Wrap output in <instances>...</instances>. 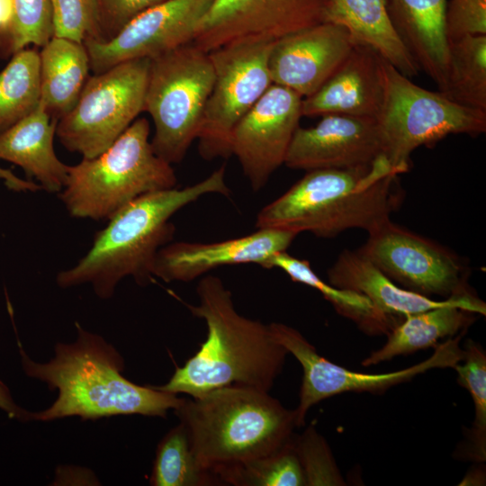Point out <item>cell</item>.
Returning a JSON list of instances; mask_svg holds the SVG:
<instances>
[{
  "instance_id": "1",
  "label": "cell",
  "mask_w": 486,
  "mask_h": 486,
  "mask_svg": "<svg viewBox=\"0 0 486 486\" xmlns=\"http://www.w3.org/2000/svg\"><path fill=\"white\" fill-rule=\"evenodd\" d=\"M197 305L191 313L205 321L207 336L199 350L176 367L157 389L199 397L210 391L240 385L269 392L285 363L287 350L269 326L240 315L222 280L208 274L198 283Z\"/></svg>"
},
{
  "instance_id": "2",
  "label": "cell",
  "mask_w": 486,
  "mask_h": 486,
  "mask_svg": "<svg viewBox=\"0 0 486 486\" xmlns=\"http://www.w3.org/2000/svg\"><path fill=\"white\" fill-rule=\"evenodd\" d=\"M77 338L58 343L47 363L32 361L19 343L26 375L58 391L56 400L46 410L32 412V420L50 421L67 417L97 419L117 415L166 418L184 398L155 386L138 385L122 375L124 361L102 337L77 323Z\"/></svg>"
},
{
  "instance_id": "3",
  "label": "cell",
  "mask_w": 486,
  "mask_h": 486,
  "mask_svg": "<svg viewBox=\"0 0 486 486\" xmlns=\"http://www.w3.org/2000/svg\"><path fill=\"white\" fill-rule=\"evenodd\" d=\"M230 194L225 166L202 181L178 188L145 194L119 210L96 232L88 252L56 278L61 288L90 284L102 299L113 295L117 284L131 276L140 285L149 283L158 250L173 238L171 217L200 197Z\"/></svg>"
},
{
  "instance_id": "4",
  "label": "cell",
  "mask_w": 486,
  "mask_h": 486,
  "mask_svg": "<svg viewBox=\"0 0 486 486\" xmlns=\"http://www.w3.org/2000/svg\"><path fill=\"white\" fill-rule=\"evenodd\" d=\"M398 176L383 156L369 166L306 171L259 211L256 227L324 238L352 229L368 233L400 207Z\"/></svg>"
},
{
  "instance_id": "5",
  "label": "cell",
  "mask_w": 486,
  "mask_h": 486,
  "mask_svg": "<svg viewBox=\"0 0 486 486\" xmlns=\"http://www.w3.org/2000/svg\"><path fill=\"white\" fill-rule=\"evenodd\" d=\"M174 411L198 462L221 485L231 470L287 445L297 428L294 410L269 392L248 386L230 385L184 398Z\"/></svg>"
},
{
  "instance_id": "6",
  "label": "cell",
  "mask_w": 486,
  "mask_h": 486,
  "mask_svg": "<svg viewBox=\"0 0 486 486\" xmlns=\"http://www.w3.org/2000/svg\"><path fill=\"white\" fill-rule=\"evenodd\" d=\"M149 122L135 120L103 153L69 166L59 199L75 218L109 220L134 199L174 188L172 166L155 154Z\"/></svg>"
},
{
  "instance_id": "7",
  "label": "cell",
  "mask_w": 486,
  "mask_h": 486,
  "mask_svg": "<svg viewBox=\"0 0 486 486\" xmlns=\"http://www.w3.org/2000/svg\"><path fill=\"white\" fill-rule=\"evenodd\" d=\"M384 98L376 118L382 156L399 175L409 170L412 152L452 134L486 131V112L461 105L441 92L410 81L383 60Z\"/></svg>"
},
{
  "instance_id": "8",
  "label": "cell",
  "mask_w": 486,
  "mask_h": 486,
  "mask_svg": "<svg viewBox=\"0 0 486 486\" xmlns=\"http://www.w3.org/2000/svg\"><path fill=\"white\" fill-rule=\"evenodd\" d=\"M213 81L209 54L192 42L150 59L144 111L154 123L152 148L170 165L197 140Z\"/></svg>"
},
{
  "instance_id": "9",
  "label": "cell",
  "mask_w": 486,
  "mask_h": 486,
  "mask_svg": "<svg viewBox=\"0 0 486 486\" xmlns=\"http://www.w3.org/2000/svg\"><path fill=\"white\" fill-rule=\"evenodd\" d=\"M149 58L119 63L89 76L56 134L69 151L93 158L105 151L144 111Z\"/></svg>"
},
{
  "instance_id": "10",
  "label": "cell",
  "mask_w": 486,
  "mask_h": 486,
  "mask_svg": "<svg viewBox=\"0 0 486 486\" xmlns=\"http://www.w3.org/2000/svg\"><path fill=\"white\" fill-rule=\"evenodd\" d=\"M274 42L245 40L209 52L214 81L198 133V151L206 160L227 158L240 119L273 85L268 58Z\"/></svg>"
},
{
  "instance_id": "11",
  "label": "cell",
  "mask_w": 486,
  "mask_h": 486,
  "mask_svg": "<svg viewBox=\"0 0 486 486\" xmlns=\"http://www.w3.org/2000/svg\"><path fill=\"white\" fill-rule=\"evenodd\" d=\"M268 326L275 340L297 359L302 368L299 404L294 409L297 428L305 424L309 410L323 400L344 392L381 393L429 370L454 368L464 357L460 342L465 332L437 344L429 357L407 368L385 374L358 373L320 356L294 328L280 322H272Z\"/></svg>"
},
{
  "instance_id": "12",
  "label": "cell",
  "mask_w": 486,
  "mask_h": 486,
  "mask_svg": "<svg viewBox=\"0 0 486 486\" xmlns=\"http://www.w3.org/2000/svg\"><path fill=\"white\" fill-rule=\"evenodd\" d=\"M357 250L407 290L443 299L474 294L468 284V268L459 256L391 218L368 232Z\"/></svg>"
},
{
  "instance_id": "13",
  "label": "cell",
  "mask_w": 486,
  "mask_h": 486,
  "mask_svg": "<svg viewBox=\"0 0 486 486\" xmlns=\"http://www.w3.org/2000/svg\"><path fill=\"white\" fill-rule=\"evenodd\" d=\"M330 0H213L192 43L209 53L245 40L274 42L326 22Z\"/></svg>"
},
{
  "instance_id": "14",
  "label": "cell",
  "mask_w": 486,
  "mask_h": 486,
  "mask_svg": "<svg viewBox=\"0 0 486 486\" xmlns=\"http://www.w3.org/2000/svg\"><path fill=\"white\" fill-rule=\"evenodd\" d=\"M213 0H164L144 11L112 38L84 42L90 69L102 73L136 58H153L191 43Z\"/></svg>"
},
{
  "instance_id": "15",
  "label": "cell",
  "mask_w": 486,
  "mask_h": 486,
  "mask_svg": "<svg viewBox=\"0 0 486 486\" xmlns=\"http://www.w3.org/2000/svg\"><path fill=\"white\" fill-rule=\"evenodd\" d=\"M302 97L273 84L235 126L231 154L251 188L259 191L284 159L299 122Z\"/></svg>"
},
{
  "instance_id": "16",
  "label": "cell",
  "mask_w": 486,
  "mask_h": 486,
  "mask_svg": "<svg viewBox=\"0 0 486 486\" xmlns=\"http://www.w3.org/2000/svg\"><path fill=\"white\" fill-rule=\"evenodd\" d=\"M314 126L299 127L284 165L292 169H347L372 165L382 156L375 118L327 114Z\"/></svg>"
},
{
  "instance_id": "17",
  "label": "cell",
  "mask_w": 486,
  "mask_h": 486,
  "mask_svg": "<svg viewBox=\"0 0 486 486\" xmlns=\"http://www.w3.org/2000/svg\"><path fill=\"white\" fill-rule=\"evenodd\" d=\"M356 43L344 26L330 22L284 36L273 43L269 53L272 82L308 97L332 76Z\"/></svg>"
},
{
  "instance_id": "18",
  "label": "cell",
  "mask_w": 486,
  "mask_h": 486,
  "mask_svg": "<svg viewBox=\"0 0 486 486\" xmlns=\"http://www.w3.org/2000/svg\"><path fill=\"white\" fill-rule=\"evenodd\" d=\"M297 235L257 229L246 236L215 242L168 243L158 250L152 274L166 283L190 282L225 266L256 264L268 268L273 256L286 251Z\"/></svg>"
},
{
  "instance_id": "19",
  "label": "cell",
  "mask_w": 486,
  "mask_h": 486,
  "mask_svg": "<svg viewBox=\"0 0 486 486\" xmlns=\"http://www.w3.org/2000/svg\"><path fill=\"white\" fill-rule=\"evenodd\" d=\"M383 60L372 47L356 43L332 76L314 94L302 98V116L376 119L384 98Z\"/></svg>"
},
{
  "instance_id": "20",
  "label": "cell",
  "mask_w": 486,
  "mask_h": 486,
  "mask_svg": "<svg viewBox=\"0 0 486 486\" xmlns=\"http://www.w3.org/2000/svg\"><path fill=\"white\" fill-rule=\"evenodd\" d=\"M448 0H386L392 26L418 65L443 93L447 86L449 41L446 32Z\"/></svg>"
},
{
  "instance_id": "21",
  "label": "cell",
  "mask_w": 486,
  "mask_h": 486,
  "mask_svg": "<svg viewBox=\"0 0 486 486\" xmlns=\"http://www.w3.org/2000/svg\"><path fill=\"white\" fill-rule=\"evenodd\" d=\"M478 315H486V304L475 294L454 297L446 305L407 315L387 333L384 345L365 357L362 365L436 346L442 338L465 332Z\"/></svg>"
},
{
  "instance_id": "22",
  "label": "cell",
  "mask_w": 486,
  "mask_h": 486,
  "mask_svg": "<svg viewBox=\"0 0 486 486\" xmlns=\"http://www.w3.org/2000/svg\"><path fill=\"white\" fill-rule=\"evenodd\" d=\"M58 122L40 100L31 113L0 134V159L19 166L28 180L34 178L41 189L54 194L64 188L69 169L53 147Z\"/></svg>"
},
{
  "instance_id": "23",
  "label": "cell",
  "mask_w": 486,
  "mask_h": 486,
  "mask_svg": "<svg viewBox=\"0 0 486 486\" xmlns=\"http://www.w3.org/2000/svg\"><path fill=\"white\" fill-rule=\"evenodd\" d=\"M327 274L331 285L364 295L379 313L398 323L407 315L446 305L454 298L437 301L398 286L357 249H344Z\"/></svg>"
},
{
  "instance_id": "24",
  "label": "cell",
  "mask_w": 486,
  "mask_h": 486,
  "mask_svg": "<svg viewBox=\"0 0 486 486\" xmlns=\"http://www.w3.org/2000/svg\"><path fill=\"white\" fill-rule=\"evenodd\" d=\"M326 22L344 26L355 42L372 47L406 76L420 71L392 26L386 0H330Z\"/></svg>"
},
{
  "instance_id": "25",
  "label": "cell",
  "mask_w": 486,
  "mask_h": 486,
  "mask_svg": "<svg viewBox=\"0 0 486 486\" xmlns=\"http://www.w3.org/2000/svg\"><path fill=\"white\" fill-rule=\"evenodd\" d=\"M40 55V102L59 120L76 105L89 77V57L84 43L52 37Z\"/></svg>"
},
{
  "instance_id": "26",
  "label": "cell",
  "mask_w": 486,
  "mask_h": 486,
  "mask_svg": "<svg viewBox=\"0 0 486 486\" xmlns=\"http://www.w3.org/2000/svg\"><path fill=\"white\" fill-rule=\"evenodd\" d=\"M279 268L292 281L310 286L327 300L341 316L352 320L367 334H387L398 322L384 317L372 305L364 295L356 292L341 289L323 281L311 268L307 260L291 256L286 251L273 256L268 268Z\"/></svg>"
},
{
  "instance_id": "27",
  "label": "cell",
  "mask_w": 486,
  "mask_h": 486,
  "mask_svg": "<svg viewBox=\"0 0 486 486\" xmlns=\"http://www.w3.org/2000/svg\"><path fill=\"white\" fill-rule=\"evenodd\" d=\"M442 94L486 112V35L449 41L447 86Z\"/></svg>"
},
{
  "instance_id": "28",
  "label": "cell",
  "mask_w": 486,
  "mask_h": 486,
  "mask_svg": "<svg viewBox=\"0 0 486 486\" xmlns=\"http://www.w3.org/2000/svg\"><path fill=\"white\" fill-rule=\"evenodd\" d=\"M0 71V134L31 113L40 104V55L24 48L11 56Z\"/></svg>"
},
{
  "instance_id": "29",
  "label": "cell",
  "mask_w": 486,
  "mask_h": 486,
  "mask_svg": "<svg viewBox=\"0 0 486 486\" xmlns=\"http://www.w3.org/2000/svg\"><path fill=\"white\" fill-rule=\"evenodd\" d=\"M149 482L153 486L221 485L220 480L198 462L186 428L180 422L158 443Z\"/></svg>"
},
{
  "instance_id": "30",
  "label": "cell",
  "mask_w": 486,
  "mask_h": 486,
  "mask_svg": "<svg viewBox=\"0 0 486 486\" xmlns=\"http://www.w3.org/2000/svg\"><path fill=\"white\" fill-rule=\"evenodd\" d=\"M463 348V360L454 369L458 383L472 397L474 417L462 454L482 463L486 460V354L482 346L472 339H468Z\"/></svg>"
},
{
  "instance_id": "31",
  "label": "cell",
  "mask_w": 486,
  "mask_h": 486,
  "mask_svg": "<svg viewBox=\"0 0 486 486\" xmlns=\"http://www.w3.org/2000/svg\"><path fill=\"white\" fill-rule=\"evenodd\" d=\"M223 484L234 486H306L304 472L293 446V437L277 451L231 470L222 478Z\"/></svg>"
},
{
  "instance_id": "32",
  "label": "cell",
  "mask_w": 486,
  "mask_h": 486,
  "mask_svg": "<svg viewBox=\"0 0 486 486\" xmlns=\"http://www.w3.org/2000/svg\"><path fill=\"white\" fill-rule=\"evenodd\" d=\"M14 14L0 34V56L7 58L33 45L44 46L53 37L51 0H13Z\"/></svg>"
},
{
  "instance_id": "33",
  "label": "cell",
  "mask_w": 486,
  "mask_h": 486,
  "mask_svg": "<svg viewBox=\"0 0 486 486\" xmlns=\"http://www.w3.org/2000/svg\"><path fill=\"white\" fill-rule=\"evenodd\" d=\"M53 36L84 43L104 40L98 0H51Z\"/></svg>"
},
{
  "instance_id": "34",
  "label": "cell",
  "mask_w": 486,
  "mask_h": 486,
  "mask_svg": "<svg viewBox=\"0 0 486 486\" xmlns=\"http://www.w3.org/2000/svg\"><path fill=\"white\" fill-rule=\"evenodd\" d=\"M293 446L301 462L306 485H346L330 447L313 424L293 436Z\"/></svg>"
},
{
  "instance_id": "35",
  "label": "cell",
  "mask_w": 486,
  "mask_h": 486,
  "mask_svg": "<svg viewBox=\"0 0 486 486\" xmlns=\"http://www.w3.org/2000/svg\"><path fill=\"white\" fill-rule=\"evenodd\" d=\"M446 32L448 41L486 35V0H448Z\"/></svg>"
},
{
  "instance_id": "36",
  "label": "cell",
  "mask_w": 486,
  "mask_h": 486,
  "mask_svg": "<svg viewBox=\"0 0 486 486\" xmlns=\"http://www.w3.org/2000/svg\"><path fill=\"white\" fill-rule=\"evenodd\" d=\"M164 0H98L104 40L115 36L131 20Z\"/></svg>"
},
{
  "instance_id": "37",
  "label": "cell",
  "mask_w": 486,
  "mask_h": 486,
  "mask_svg": "<svg viewBox=\"0 0 486 486\" xmlns=\"http://www.w3.org/2000/svg\"><path fill=\"white\" fill-rule=\"evenodd\" d=\"M0 409L11 418L21 421L32 420V412L22 409L14 402L8 387L2 381H0Z\"/></svg>"
},
{
  "instance_id": "38",
  "label": "cell",
  "mask_w": 486,
  "mask_h": 486,
  "mask_svg": "<svg viewBox=\"0 0 486 486\" xmlns=\"http://www.w3.org/2000/svg\"><path fill=\"white\" fill-rule=\"evenodd\" d=\"M0 179L4 181L5 186H7L10 190L15 192H36L38 190H40V187L37 183L28 179H22L15 176L9 169H4L1 166Z\"/></svg>"
},
{
  "instance_id": "39",
  "label": "cell",
  "mask_w": 486,
  "mask_h": 486,
  "mask_svg": "<svg viewBox=\"0 0 486 486\" xmlns=\"http://www.w3.org/2000/svg\"><path fill=\"white\" fill-rule=\"evenodd\" d=\"M13 14V0H0V34L8 28Z\"/></svg>"
},
{
  "instance_id": "40",
  "label": "cell",
  "mask_w": 486,
  "mask_h": 486,
  "mask_svg": "<svg viewBox=\"0 0 486 486\" xmlns=\"http://www.w3.org/2000/svg\"><path fill=\"white\" fill-rule=\"evenodd\" d=\"M485 473L482 472V469H473L468 472V474L461 482L460 485H478L477 482H480V485L484 482Z\"/></svg>"
}]
</instances>
